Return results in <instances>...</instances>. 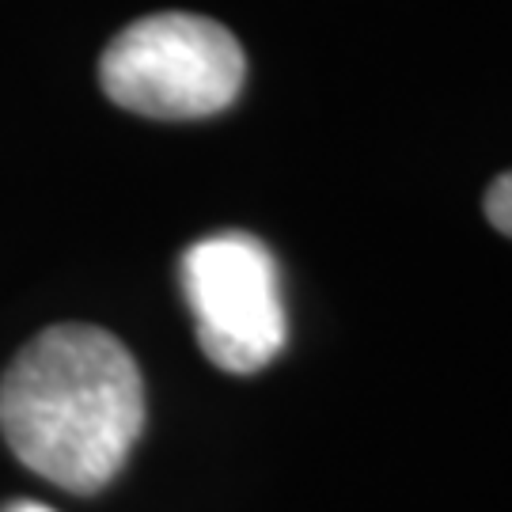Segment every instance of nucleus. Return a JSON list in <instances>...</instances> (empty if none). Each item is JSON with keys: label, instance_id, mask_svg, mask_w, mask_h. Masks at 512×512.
Listing matches in <instances>:
<instances>
[{"label": "nucleus", "instance_id": "obj_2", "mask_svg": "<svg viewBox=\"0 0 512 512\" xmlns=\"http://www.w3.org/2000/svg\"><path fill=\"white\" fill-rule=\"evenodd\" d=\"M243 80L247 57L236 35L194 12L137 19L99 57V84L110 103L164 122L228 110Z\"/></svg>", "mask_w": 512, "mask_h": 512}, {"label": "nucleus", "instance_id": "obj_4", "mask_svg": "<svg viewBox=\"0 0 512 512\" xmlns=\"http://www.w3.org/2000/svg\"><path fill=\"white\" fill-rule=\"evenodd\" d=\"M486 220L494 224L501 236L512 239V171H505L501 179H494V186L486 190Z\"/></svg>", "mask_w": 512, "mask_h": 512}, {"label": "nucleus", "instance_id": "obj_5", "mask_svg": "<svg viewBox=\"0 0 512 512\" xmlns=\"http://www.w3.org/2000/svg\"><path fill=\"white\" fill-rule=\"evenodd\" d=\"M0 512H54V509L42 505V501H12V505H4Z\"/></svg>", "mask_w": 512, "mask_h": 512}, {"label": "nucleus", "instance_id": "obj_1", "mask_svg": "<svg viewBox=\"0 0 512 512\" xmlns=\"http://www.w3.org/2000/svg\"><path fill=\"white\" fill-rule=\"evenodd\" d=\"M145 429L141 368L110 330L57 323L0 376V433L23 467L69 494H95Z\"/></svg>", "mask_w": 512, "mask_h": 512}, {"label": "nucleus", "instance_id": "obj_3", "mask_svg": "<svg viewBox=\"0 0 512 512\" xmlns=\"http://www.w3.org/2000/svg\"><path fill=\"white\" fill-rule=\"evenodd\" d=\"M183 293L198 346L217 368L251 376L285 349L289 323L270 247L251 232H217L183 255Z\"/></svg>", "mask_w": 512, "mask_h": 512}]
</instances>
